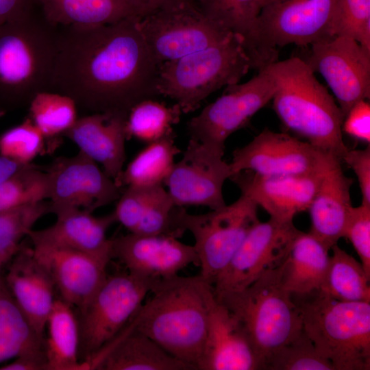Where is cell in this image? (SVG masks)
Segmentation results:
<instances>
[{
    "instance_id": "6da1fadb",
    "label": "cell",
    "mask_w": 370,
    "mask_h": 370,
    "mask_svg": "<svg viewBox=\"0 0 370 370\" xmlns=\"http://www.w3.org/2000/svg\"><path fill=\"white\" fill-rule=\"evenodd\" d=\"M138 16L97 26H58L51 90L94 113L127 116L160 95L159 64L144 40Z\"/></svg>"
},
{
    "instance_id": "7a4b0ae2",
    "label": "cell",
    "mask_w": 370,
    "mask_h": 370,
    "mask_svg": "<svg viewBox=\"0 0 370 370\" xmlns=\"http://www.w3.org/2000/svg\"><path fill=\"white\" fill-rule=\"evenodd\" d=\"M134 317L135 328L197 370L216 301L201 275L160 279Z\"/></svg>"
},
{
    "instance_id": "3957f363",
    "label": "cell",
    "mask_w": 370,
    "mask_h": 370,
    "mask_svg": "<svg viewBox=\"0 0 370 370\" xmlns=\"http://www.w3.org/2000/svg\"><path fill=\"white\" fill-rule=\"evenodd\" d=\"M275 86L273 107L287 129L341 160L348 150L343 138L344 116L334 97L299 57L262 68Z\"/></svg>"
},
{
    "instance_id": "277c9868",
    "label": "cell",
    "mask_w": 370,
    "mask_h": 370,
    "mask_svg": "<svg viewBox=\"0 0 370 370\" xmlns=\"http://www.w3.org/2000/svg\"><path fill=\"white\" fill-rule=\"evenodd\" d=\"M59 27L36 5L0 24V110L28 106L38 92L51 90Z\"/></svg>"
},
{
    "instance_id": "5b68a950",
    "label": "cell",
    "mask_w": 370,
    "mask_h": 370,
    "mask_svg": "<svg viewBox=\"0 0 370 370\" xmlns=\"http://www.w3.org/2000/svg\"><path fill=\"white\" fill-rule=\"evenodd\" d=\"M291 295L304 332L335 370L370 369V302L341 301L320 289Z\"/></svg>"
},
{
    "instance_id": "8992f818",
    "label": "cell",
    "mask_w": 370,
    "mask_h": 370,
    "mask_svg": "<svg viewBox=\"0 0 370 370\" xmlns=\"http://www.w3.org/2000/svg\"><path fill=\"white\" fill-rule=\"evenodd\" d=\"M250 69L252 60L242 38L231 33L205 49L161 64L157 88L186 114L220 88L238 84Z\"/></svg>"
},
{
    "instance_id": "52a82bcc",
    "label": "cell",
    "mask_w": 370,
    "mask_h": 370,
    "mask_svg": "<svg viewBox=\"0 0 370 370\" xmlns=\"http://www.w3.org/2000/svg\"><path fill=\"white\" fill-rule=\"evenodd\" d=\"M214 296L241 323L263 370L270 356L303 329L298 310L283 285L281 264L241 291Z\"/></svg>"
},
{
    "instance_id": "ba28073f",
    "label": "cell",
    "mask_w": 370,
    "mask_h": 370,
    "mask_svg": "<svg viewBox=\"0 0 370 370\" xmlns=\"http://www.w3.org/2000/svg\"><path fill=\"white\" fill-rule=\"evenodd\" d=\"M336 0H282L262 8L246 47L254 69L278 60V47H306L334 37Z\"/></svg>"
},
{
    "instance_id": "9c48e42d",
    "label": "cell",
    "mask_w": 370,
    "mask_h": 370,
    "mask_svg": "<svg viewBox=\"0 0 370 370\" xmlns=\"http://www.w3.org/2000/svg\"><path fill=\"white\" fill-rule=\"evenodd\" d=\"M158 280L129 272L107 275L84 309L76 313L79 360L86 370L133 318Z\"/></svg>"
},
{
    "instance_id": "30bf717a",
    "label": "cell",
    "mask_w": 370,
    "mask_h": 370,
    "mask_svg": "<svg viewBox=\"0 0 370 370\" xmlns=\"http://www.w3.org/2000/svg\"><path fill=\"white\" fill-rule=\"evenodd\" d=\"M258 210V206L243 194L231 204L204 214H190L182 208L181 227L193 234L200 275L212 286L248 232L260 221Z\"/></svg>"
},
{
    "instance_id": "8fae6325",
    "label": "cell",
    "mask_w": 370,
    "mask_h": 370,
    "mask_svg": "<svg viewBox=\"0 0 370 370\" xmlns=\"http://www.w3.org/2000/svg\"><path fill=\"white\" fill-rule=\"evenodd\" d=\"M138 27L159 65L205 49L232 33L195 2L139 16Z\"/></svg>"
},
{
    "instance_id": "7c38bea8",
    "label": "cell",
    "mask_w": 370,
    "mask_h": 370,
    "mask_svg": "<svg viewBox=\"0 0 370 370\" xmlns=\"http://www.w3.org/2000/svg\"><path fill=\"white\" fill-rule=\"evenodd\" d=\"M275 86L263 69L249 81L226 86L224 93L188 123L190 138L225 152L227 139L272 100Z\"/></svg>"
},
{
    "instance_id": "4fadbf2b",
    "label": "cell",
    "mask_w": 370,
    "mask_h": 370,
    "mask_svg": "<svg viewBox=\"0 0 370 370\" xmlns=\"http://www.w3.org/2000/svg\"><path fill=\"white\" fill-rule=\"evenodd\" d=\"M299 232L293 221L269 218L256 223L214 282V295L241 291L265 271L279 267Z\"/></svg>"
},
{
    "instance_id": "5bb4252c",
    "label": "cell",
    "mask_w": 370,
    "mask_h": 370,
    "mask_svg": "<svg viewBox=\"0 0 370 370\" xmlns=\"http://www.w3.org/2000/svg\"><path fill=\"white\" fill-rule=\"evenodd\" d=\"M310 47L307 58L302 59L325 79L345 118L356 103L369 99L370 51L343 36Z\"/></svg>"
},
{
    "instance_id": "9a60e30c",
    "label": "cell",
    "mask_w": 370,
    "mask_h": 370,
    "mask_svg": "<svg viewBox=\"0 0 370 370\" xmlns=\"http://www.w3.org/2000/svg\"><path fill=\"white\" fill-rule=\"evenodd\" d=\"M223 151L190 138L182 158L164 184L177 206H203L216 210L226 205L223 188L232 176Z\"/></svg>"
},
{
    "instance_id": "2e32d148",
    "label": "cell",
    "mask_w": 370,
    "mask_h": 370,
    "mask_svg": "<svg viewBox=\"0 0 370 370\" xmlns=\"http://www.w3.org/2000/svg\"><path fill=\"white\" fill-rule=\"evenodd\" d=\"M51 212L69 209L88 212L116 201L123 188L99 165L79 151L56 159L47 169Z\"/></svg>"
},
{
    "instance_id": "e0dca14e",
    "label": "cell",
    "mask_w": 370,
    "mask_h": 370,
    "mask_svg": "<svg viewBox=\"0 0 370 370\" xmlns=\"http://www.w3.org/2000/svg\"><path fill=\"white\" fill-rule=\"evenodd\" d=\"M324 152L286 133L264 129L233 152L230 164L232 176L244 171L262 176L303 175L319 169Z\"/></svg>"
},
{
    "instance_id": "ac0fdd59",
    "label": "cell",
    "mask_w": 370,
    "mask_h": 370,
    "mask_svg": "<svg viewBox=\"0 0 370 370\" xmlns=\"http://www.w3.org/2000/svg\"><path fill=\"white\" fill-rule=\"evenodd\" d=\"M111 256L119 260L127 272L154 280L177 275L191 264L199 265L193 245L166 234L130 233L111 239Z\"/></svg>"
},
{
    "instance_id": "d6986e66",
    "label": "cell",
    "mask_w": 370,
    "mask_h": 370,
    "mask_svg": "<svg viewBox=\"0 0 370 370\" xmlns=\"http://www.w3.org/2000/svg\"><path fill=\"white\" fill-rule=\"evenodd\" d=\"M32 249L51 275L60 298L76 313L82 311L106 280L110 259L49 245H33Z\"/></svg>"
},
{
    "instance_id": "ffe728a7",
    "label": "cell",
    "mask_w": 370,
    "mask_h": 370,
    "mask_svg": "<svg viewBox=\"0 0 370 370\" xmlns=\"http://www.w3.org/2000/svg\"><path fill=\"white\" fill-rule=\"evenodd\" d=\"M320 166L313 173L294 175L262 176L244 171L230 179L241 194L264 210L270 219L289 222L308 210L318 186Z\"/></svg>"
},
{
    "instance_id": "44dd1931",
    "label": "cell",
    "mask_w": 370,
    "mask_h": 370,
    "mask_svg": "<svg viewBox=\"0 0 370 370\" xmlns=\"http://www.w3.org/2000/svg\"><path fill=\"white\" fill-rule=\"evenodd\" d=\"M353 180L345 175L341 160L324 152L317 188L309 206L310 233L331 249L345 230L352 207Z\"/></svg>"
},
{
    "instance_id": "7402d4cb",
    "label": "cell",
    "mask_w": 370,
    "mask_h": 370,
    "mask_svg": "<svg viewBox=\"0 0 370 370\" xmlns=\"http://www.w3.org/2000/svg\"><path fill=\"white\" fill-rule=\"evenodd\" d=\"M5 286L36 334L45 339L47 318L57 291L51 275L32 247L21 245L12 258Z\"/></svg>"
},
{
    "instance_id": "603a6c76",
    "label": "cell",
    "mask_w": 370,
    "mask_h": 370,
    "mask_svg": "<svg viewBox=\"0 0 370 370\" xmlns=\"http://www.w3.org/2000/svg\"><path fill=\"white\" fill-rule=\"evenodd\" d=\"M260 369L261 362L241 323L216 299L197 370Z\"/></svg>"
},
{
    "instance_id": "cb8c5ba5",
    "label": "cell",
    "mask_w": 370,
    "mask_h": 370,
    "mask_svg": "<svg viewBox=\"0 0 370 370\" xmlns=\"http://www.w3.org/2000/svg\"><path fill=\"white\" fill-rule=\"evenodd\" d=\"M116 201V221L131 233L177 238L184 233L180 221L184 207L175 204L163 185L124 188Z\"/></svg>"
},
{
    "instance_id": "d4e9b609",
    "label": "cell",
    "mask_w": 370,
    "mask_h": 370,
    "mask_svg": "<svg viewBox=\"0 0 370 370\" xmlns=\"http://www.w3.org/2000/svg\"><path fill=\"white\" fill-rule=\"evenodd\" d=\"M127 116L122 114L95 112L78 118L64 134L80 152L101 165L115 183L125 161Z\"/></svg>"
},
{
    "instance_id": "484cf974",
    "label": "cell",
    "mask_w": 370,
    "mask_h": 370,
    "mask_svg": "<svg viewBox=\"0 0 370 370\" xmlns=\"http://www.w3.org/2000/svg\"><path fill=\"white\" fill-rule=\"evenodd\" d=\"M55 214L57 219L52 225L29 232L32 245L66 248L111 260V239L106 233L116 221L114 212L95 217L84 210L69 209Z\"/></svg>"
},
{
    "instance_id": "4316f807",
    "label": "cell",
    "mask_w": 370,
    "mask_h": 370,
    "mask_svg": "<svg viewBox=\"0 0 370 370\" xmlns=\"http://www.w3.org/2000/svg\"><path fill=\"white\" fill-rule=\"evenodd\" d=\"M133 318L90 363L99 370H195L135 328Z\"/></svg>"
},
{
    "instance_id": "83f0119b",
    "label": "cell",
    "mask_w": 370,
    "mask_h": 370,
    "mask_svg": "<svg viewBox=\"0 0 370 370\" xmlns=\"http://www.w3.org/2000/svg\"><path fill=\"white\" fill-rule=\"evenodd\" d=\"M330 251L310 232L299 230L281 264L285 289L291 294L320 289L328 268Z\"/></svg>"
},
{
    "instance_id": "f1b7e54d",
    "label": "cell",
    "mask_w": 370,
    "mask_h": 370,
    "mask_svg": "<svg viewBox=\"0 0 370 370\" xmlns=\"http://www.w3.org/2000/svg\"><path fill=\"white\" fill-rule=\"evenodd\" d=\"M35 1L46 19L56 26H97L113 23L132 16H138L126 0Z\"/></svg>"
},
{
    "instance_id": "f546056e",
    "label": "cell",
    "mask_w": 370,
    "mask_h": 370,
    "mask_svg": "<svg viewBox=\"0 0 370 370\" xmlns=\"http://www.w3.org/2000/svg\"><path fill=\"white\" fill-rule=\"evenodd\" d=\"M46 327L47 370H86L79 360V325L75 309L60 297L56 298Z\"/></svg>"
},
{
    "instance_id": "4dcf8cb0",
    "label": "cell",
    "mask_w": 370,
    "mask_h": 370,
    "mask_svg": "<svg viewBox=\"0 0 370 370\" xmlns=\"http://www.w3.org/2000/svg\"><path fill=\"white\" fill-rule=\"evenodd\" d=\"M38 355H45V339L36 334L3 282L0 286V363L22 356Z\"/></svg>"
},
{
    "instance_id": "1f68e13d",
    "label": "cell",
    "mask_w": 370,
    "mask_h": 370,
    "mask_svg": "<svg viewBox=\"0 0 370 370\" xmlns=\"http://www.w3.org/2000/svg\"><path fill=\"white\" fill-rule=\"evenodd\" d=\"M175 136L173 132L147 143L123 169L116 184L123 188L163 185L181 151Z\"/></svg>"
},
{
    "instance_id": "d6a6232c",
    "label": "cell",
    "mask_w": 370,
    "mask_h": 370,
    "mask_svg": "<svg viewBox=\"0 0 370 370\" xmlns=\"http://www.w3.org/2000/svg\"><path fill=\"white\" fill-rule=\"evenodd\" d=\"M320 290L344 301L370 302V277L362 264L334 245Z\"/></svg>"
},
{
    "instance_id": "836d02e7",
    "label": "cell",
    "mask_w": 370,
    "mask_h": 370,
    "mask_svg": "<svg viewBox=\"0 0 370 370\" xmlns=\"http://www.w3.org/2000/svg\"><path fill=\"white\" fill-rule=\"evenodd\" d=\"M182 114L177 103L167 106L153 99L143 100L127 114V138H134L147 144L159 140L173 132V126L180 121Z\"/></svg>"
},
{
    "instance_id": "e575fe53",
    "label": "cell",
    "mask_w": 370,
    "mask_h": 370,
    "mask_svg": "<svg viewBox=\"0 0 370 370\" xmlns=\"http://www.w3.org/2000/svg\"><path fill=\"white\" fill-rule=\"evenodd\" d=\"M28 106L29 118L46 140L64 135L78 119L75 101L71 97L56 91L38 92Z\"/></svg>"
},
{
    "instance_id": "d590c367",
    "label": "cell",
    "mask_w": 370,
    "mask_h": 370,
    "mask_svg": "<svg viewBox=\"0 0 370 370\" xmlns=\"http://www.w3.org/2000/svg\"><path fill=\"white\" fill-rule=\"evenodd\" d=\"M51 212L49 201L29 203L0 212V264L8 262L21 247V241L42 217Z\"/></svg>"
},
{
    "instance_id": "8d00e7d4",
    "label": "cell",
    "mask_w": 370,
    "mask_h": 370,
    "mask_svg": "<svg viewBox=\"0 0 370 370\" xmlns=\"http://www.w3.org/2000/svg\"><path fill=\"white\" fill-rule=\"evenodd\" d=\"M46 171L29 164L0 183V212L48 199Z\"/></svg>"
},
{
    "instance_id": "74e56055",
    "label": "cell",
    "mask_w": 370,
    "mask_h": 370,
    "mask_svg": "<svg viewBox=\"0 0 370 370\" xmlns=\"http://www.w3.org/2000/svg\"><path fill=\"white\" fill-rule=\"evenodd\" d=\"M303 328V327H302ZM264 370H335L317 349L304 329L275 351L267 360Z\"/></svg>"
},
{
    "instance_id": "f35d334b",
    "label": "cell",
    "mask_w": 370,
    "mask_h": 370,
    "mask_svg": "<svg viewBox=\"0 0 370 370\" xmlns=\"http://www.w3.org/2000/svg\"><path fill=\"white\" fill-rule=\"evenodd\" d=\"M203 8L226 29L241 37L247 47L262 9L260 0H207Z\"/></svg>"
},
{
    "instance_id": "ab89813d",
    "label": "cell",
    "mask_w": 370,
    "mask_h": 370,
    "mask_svg": "<svg viewBox=\"0 0 370 370\" xmlns=\"http://www.w3.org/2000/svg\"><path fill=\"white\" fill-rule=\"evenodd\" d=\"M332 34L353 38L370 51V0H336Z\"/></svg>"
},
{
    "instance_id": "60d3db41",
    "label": "cell",
    "mask_w": 370,
    "mask_h": 370,
    "mask_svg": "<svg viewBox=\"0 0 370 370\" xmlns=\"http://www.w3.org/2000/svg\"><path fill=\"white\" fill-rule=\"evenodd\" d=\"M45 138L27 117L0 135V155L22 164L32 162L45 148Z\"/></svg>"
},
{
    "instance_id": "b9f144b4",
    "label": "cell",
    "mask_w": 370,
    "mask_h": 370,
    "mask_svg": "<svg viewBox=\"0 0 370 370\" xmlns=\"http://www.w3.org/2000/svg\"><path fill=\"white\" fill-rule=\"evenodd\" d=\"M344 237L352 243L370 277V206L360 204L352 207Z\"/></svg>"
},
{
    "instance_id": "7bdbcfd3",
    "label": "cell",
    "mask_w": 370,
    "mask_h": 370,
    "mask_svg": "<svg viewBox=\"0 0 370 370\" xmlns=\"http://www.w3.org/2000/svg\"><path fill=\"white\" fill-rule=\"evenodd\" d=\"M357 177L360 193L361 204L370 206V146L362 149H348L342 160Z\"/></svg>"
},
{
    "instance_id": "ee69618b",
    "label": "cell",
    "mask_w": 370,
    "mask_h": 370,
    "mask_svg": "<svg viewBox=\"0 0 370 370\" xmlns=\"http://www.w3.org/2000/svg\"><path fill=\"white\" fill-rule=\"evenodd\" d=\"M342 132L369 145L370 103L367 99L356 103L349 110L343 121Z\"/></svg>"
},
{
    "instance_id": "f6af8a7d",
    "label": "cell",
    "mask_w": 370,
    "mask_h": 370,
    "mask_svg": "<svg viewBox=\"0 0 370 370\" xmlns=\"http://www.w3.org/2000/svg\"><path fill=\"white\" fill-rule=\"evenodd\" d=\"M136 11L139 16H143L159 10L176 6L185 3L195 2L203 5L206 0H126Z\"/></svg>"
},
{
    "instance_id": "bcb514c9",
    "label": "cell",
    "mask_w": 370,
    "mask_h": 370,
    "mask_svg": "<svg viewBox=\"0 0 370 370\" xmlns=\"http://www.w3.org/2000/svg\"><path fill=\"white\" fill-rule=\"evenodd\" d=\"M36 6L35 0H0V24L14 19Z\"/></svg>"
},
{
    "instance_id": "7dc6e473",
    "label": "cell",
    "mask_w": 370,
    "mask_h": 370,
    "mask_svg": "<svg viewBox=\"0 0 370 370\" xmlns=\"http://www.w3.org/2000/svg\"><path fill=\"white\" fill-rule=\"evenodd\" d=\"M0 370H47L46 356H19L1 366Z\"/></svg>"
},
{
    "instance_id": "c3c4849f",
    "label": "cell",
    "mask_w": 370,
    "mask_h": 370,
    "mask_svg": "<svg viewBox=\"0 0 370 370\" xmlns=\"http://www.w3.org/2000/svg\"><path fill=\"white\" fill-rule=\"evenodd\" d=\"M27 165L0 155V183Z\"/></svg>"
},
{
    "instance_id": "681fc988",
    "label": "cell",
    "mask_w": 370,
    "mask_h": 370,
    "mask_svg": "<svg viewBox=\"0 0 370 370\" xmlns=\"http://www.w3.org/2000/svg\"><path fill=\"white\" fill-rule=\"evenodd\" d=\"M260 1H261V5H262V8L266 5H268V4H270V3H275V2H278V1H282V0H260Z\"/></svg>"
},
{
    "instance_id": "f907efd6",
    "label": "cell",
    "mask_w": 370,
    "mask_h": 370,
    "mask_svg": "<svg viewBox=\"0 0 370 370\" xmlns=\"http://www.w3.org/2000/svg\"><path fill=\"white\" fill-rule=\"evenodd\" d=\"M5 114V112L0 110V119Z\"/></svg>"
},
{
    "instance_id": "816d5d0a",
    "label": "cell",
    "mask_w": 370,
    "mask_h": 370,
    "mask_svg": "<svg viewBox=\"0 0 370 370\" xmlns=\"http://www.w3.org/2000/svg\"><path fill=\"white\" fill-rule=\"evenodd\" d=\"M1 267V265L0 264V267ZM2 283H3V282H2V280H1V278H0V286L1 285Z\"/></svg>"
}]
</instances>
